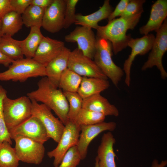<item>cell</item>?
Listing matches in <instances>:
<instances>
[{
    "label": "cell",
    "mask_w": 167,
    "mask_h": 167,
    "mask_svg": "<svg viewBox=\"0 0 167 167\" xmlns=\"http://www.w3.org/2000/svg\"><path fill=\"white\" fill-rule=\"evenodd\" d=\"M37 86L36 89L28 93L27 96L31 100L41 102L53 110L65 125L68 121L69 106L63 92L52 86L46 76L39 81Z\"/></svg>",
    "instance_id": "1"
},
{
    "label": "cell",
    "mask_w": 167,
    "mask_h": 167,
    "mask_svg": "<svg viewBox=\"0 0 167 167\" xmlns=\"http://www.w3.org/2000/svg\"><path fill=\"white\" fill-rule=\"evenodd\" d=\"M141 14L128 17H120L108 21L105 26H99L96 29V37L110 41L113 53L117 54L127 46L131 37L130 34H126V32L128 30L135 28L139 21Z\"/></svg>",
    "instance_id": "2"
},
{
    "label": "cell",
    "mask_w": 167,
    "mask_h": 167,
    "mask_svg": "<svg viewBox=\"0 0 167 167\" xmlns=\"http://www.w3.org/2000/svg\"><path fill=\"white\" fill-rule=\"evenodd\" d=\"M96 38L94 61L105 75L117 87L124 73V71L112 60L113 48L111 42L105 39L97 37Z\"/></svg>",
    "instance_id": "3"
},
{
    "label": "cell",
    "mask_w": 167,
    "mask_h": 167,
    "mask_svg": "<svg viewBox=\"0 0 167 167\" xmlns=\"http://www.w3.org/2000/svg\"><path fill=\"white\" fill-rule=\"evenodd\" d=\"M2 107L9 132L32 116V102L27 96L13 99L6 95L3 99Z\"/></svg>",
    "instance_id": "4"
},
{
    "label": "cell",
    "mask_w": 167,
    "mask_h": 167,
    "mask_svg": "<svg viewBox=\"0 0 167 167\" xmlns=\"http://www.w3.org/2000/svg\"><path fill=\"white\" fill-rule=\"evenodd\" d=\"M46 75L45 66L33 58H23L13 61L8 69L0 72V81L22 82L30 78Z\"/></svg>",
    "instance_id": "5"
},
{
    "label": "cell",
    "mask_w": 167,
    "mask_h": 167,
    "mask_svg": "<svg viewBox=\"0 0 167 167\" xmlns=\"http://www.w3.org/2000/svg\"><path fill=\"white\" fill-rule=\"evenodd\" d=\"M167 50V19L164 20L159 30L156 32L151 51L147 61L141 68L142 71L156 66L159 70L162 79L167 77V73L163 67L162 59Z\"/></svg>",
    "instance_id": "6"
},
{
    "label": "cell",
    "mask_w": 167,
    "mask_h": 167,
    "mask_svg": "<svg viewBox=\"0 0 167 167\" xmlns=\"http://www.w3.org/2000/svg\"><path fill=\"white\" fill-rule=\"evenodd\" d=\"M13 139L15 142L14 148L19 161L35 165L41 163L45 152L43 144L22 136H16Z\"/></svg>",
    "instance_id": "7"
},
{
    "label": "cell",
    "mask_w": 167,
    "mask_h": 167,
    "mask_svg": "<svg viewBox=\"0 0 167 167\" xmlns=\"http://www.w3.org/2000/svg\"><path fill=\"white\" fill-rule=\"evenodd\" d=\"M31 100V99H30ZM32 102V115L39 118L45 126L49 138L58 143L65 128V125L52 114L51 110L44 104L33 100Z\"/></svg>",
    "instance_id": "8"
},
{
    "label": "cell",
    "mask_w": 167,
    "mask_h": 167,
    "mask_svg": "<svg viewBox=\"0 0 167 167\" xmlns=\"http://www.w3.org/2000/svg\"><path fill=\"white\" fill-rule=\"evenodd\" d=\"M65 126L57 146L47 153L49 158H54V167L59 166L66 153L71 147L77 146L79 140L80 132L79 126L68 120Z\"/></svg>",
    "instance_id": "9"
},
{
    "label": "cell",
    "mask_w": 167,
    "mask_h": 167,
    "mask_svg": "<svg viewBox=\"0 0 167 167\" xmlns=\"http://www.w3.org/2000/svg\"><path fill=\"white\" fill-rule=\"evenodd\" d=\"M68 68L82 77L107 79L94 61L78 48L70 53Z\"/></svg>",
    "instance_id": "10"
},
{
    "label": "cell",
    "mask_w": 167,
    "mask_h": 167,
    "mask_svg": "<svg viewBox=\"0 0 167 167\" xmlns=\"http://www.w3.org/2000/svg\"><path fill=\"white\" fill-rule=\"evenodd\" d=\"M155 38L153 34H148L139 38H131L129 41L127 46L131 48V52L124 63L123 69L125 74V83L127 86L130 85L131 68L135 57L144 55L151 50Z\"/></svg>",
    "instance_id": "11"
},
{
    "label": "cell",
    "mask_w": 167,
    "mask_h": 167,
    "mask_svg": "<svg viewBox=\"0 0 167 167\" xmlns=\"http://www.w3.org/2000/svg\"><path fill=\"white\" fill-rule=\"evenodd\" d=\"M11 139L17 136H22L44 144L49 138L41 120L32 116L9 132Z\"/></svg>",
    "instance_id": "12"
},
{
    "label": "cell",
    "mask_w": 167,
    "mask_h": 167,
    "mask_svg": "<svg viewBox=\"0 0 167 167\" xmlns=\"http://www.w3.org/2000/svg\"><path fill=\"white\" fill-rule=\"evenodd\" d=\"M79 126L81 133L76 146L82 160L86 158L88 147L91 141L103 131H113L116 128V123L114 122H103L92 125Z\"/></svg>",
    "instance_id": "13"
},
{
    "label": "cell",
    "mask_w": 167,
    "mask_h": 167,
    "mask_svg": "<svg viewBox=\"0 0 167 167\" xmlns=\"http://www.w3.org/2000/svg\"><path fill=\"white\" fill-rule=\"evenodd\" d=\"M68 42H76L78 48L83 54L93 58L96 50V38L92 29L83 26L77 27L65 37Z\"/></svg>",
    "instance_id": "14"
},
{
    "label": "cell",
    "mask_w": 167,
    "mask_h": 167,
    "mask_svg": "<svg viewBox=\"0 0 167 167\" xmlns=\"http://www.w3.org/2000/svg\"><path fill=\"white\" fill-rule=\"evenodd\" d=\"M66 0H54L45 10L42 27L47 31L55 33L63 28Z\"/></svg>",
    "instance_id": "15"
},
{
    "label": "cell",
    "mask_w": 167,
    "mask_h": 167,
    "mask_svg": "<svg viewBox=\"0 0 167 167\" xmlns=\"http://www.w3.org/2000/svg\"><path fill=\"white\" fill-rule=\"evenodd\" d=\"M65 47L63 41L44 36L32 58L45 67Z\"/></svg>",
    "instance_id": "16"
},
{
    "label": "cell",
    "mask_w": 167,
    "mask_h": 167,
    "mask_svg": "<svg viewBox=\"0 0 167 167\" xmlns=\"http://www.w3.org/2000/svg\"><path fill=\"white\" fill-rule=\"evenodd\" d=\"M70 50L65 47L61 52L45 67L46 77L50 84L56 88H58L61 76L68 68Z\"/></svg>",
    "instance_id": "17"
},
{
    "label": "cell",
    "mask_w": 167,
    "mask_h": 167,
    "mask_svg": "<svg viewBox=\"0 0 167 167\" xmlns=\"http://www.w3.org/2000/svg\"><path fill=\"white\" fill-rule=\"evenodd\" d=\"M167 16V0H157L151 6L150 17L147 24L139 28L140 34L147 35L159 30Z\"/></svg>",
    "instance_id": "18"
},
{
    "label": "cell",
    "mask_w": 167,
    "mask_h": 167,
    "mask_svg": "<svg viewBox=\"0 0 167 167\" xmlns=\"http://www.w3.org/2000/svg\"><path fill=\"white\" fill-rule=\"evenodd\" d=\"M116 140L110 131L103 134L97 149L99 167H117L115 161L116 155L113 148Z\"/></svg>",
    "instance_id": "19"
},
{
    "label": "cell",
    "mask_w": 167,
    "mask_h": 167,
    "mask_svg": "<svg viewBox=\"0 0 167 167\" xmlns=\"http://www.w3.org/2000/svg\"><path fill=\"white\" fill-rule=\"evenodd\" d=\"M113 11L109 0L104 1L103 5L98 10L88 15L76 14L75 24L76 25L96 29L98 24L101 20L108 19Z\"/></svg>",
    "instance_id": "20"
},
{
    "label": "cell",
    "mask_w": 167,
    "mask_h": 167,
    "mask_svg": "<svg viewBox=\"0 0 167 167\" xmlns=\"http://www.w3.org/2000/svg\"><path fill=\"white\" fill-rule=\"evenodd\" d=\"M82 108L101 113L105 116L117 117L119 115L117 108L100 94L83 99Z\"/></svg>",
    "instance_id": "21"
},
{
    "label": "cell",
    "mask_w": 167,
    "mask_h": 167,
    "mask_svg": "<svg viewBox=\"0 0 167 167\" xmlns=\"http://www.w3.org/2000/svg\"><path fill=\"white\" fill-rule=\"evenodd\" d=\"M110 86L107 79L95 77H83L77 92L83 99L100 94Z\"/></svg>",
    "instance_id": "22"
},
{
    "label": "cell",
    "mask_w": 167,
    "mask_h": 167,
    "mask_svg": "<svg viewBox=\"0 0 167 167\" xmlns=\"http://www.w3.org/2000/svg\"><path fill=\"white\" fill-rule=\"evenodd\" d=\"M44 36L40 28L36 27L31 28L30 32L25 39L18 40L24 56L27 58H32Z\"/></svg>",
    "instance_id": "23"
},
{
    "label": "cell",
    "mask_w": 167,
    "mask_h": 167,
    "mask_svg": "<svg viewBox=\"0 0 167 167\" xmlns=\"http://www.w3.org/2000/svg\"><path fill=\"white\" fill-rule=\"evenodd\" d=\"M0 50L5 55L13 61L23 58L24 57L18 40L14 39L9 35L4 34L0 38Z\"/></svg>",
    "instance_id": "24"
},
{
    "label": "cell",
    "mask_w": 167,
    "mask_h": 167,
    "mask_svg": "<svg viewBox=\"0 0 167 167\" xmlns=\"http://www.w3.org/2000/svg\"><path fill=\"white\" fill-rule=\"evenodd\" d=\"M3 35L12 36L17 33L24 24L21 15L12 11L5 15L1 20Z\"/></svg>",
    "instance_id": "25"
},
{
    "label": "cell",
    "mask_w": 167,
    "mask_h": 167,
    "mask_svg": "<svg viewBox=\"0 0 167 167\" xmlns=\"http://www.w3.org/2000/svg\"><path fill=\"white\" fill-rule=\"evenodd\" d=\"M82 78L83 77L67 68L61 76L58 88L62 89L63 92H77Z\"/></svg>",
    "instance_id": "26"
},
{
    "label": "cell",
    "mask_w": 167,
    "mask_h": 167,
    "mask_svg": "<svg viewBox=\"0 0 167 167\" xmlns=\"http://www.w3.org/2000/svg\"><path fill=\"white\" fill-rule=\"evenodd\" d=\"M45 10L37 6L31 4L21 15L24 24L27 27H42Z\"/></svg>",
    "instance_id": "27"
},
{
    "label": "cell",
    "mask_w": 167,
    "mask_h": 167,
    "mask_svg": "<svg viewBox=\"0 0 167 167\" xmlns=\"http://www.w3.org/2000/svg\"><path fill=\"white\" fill-rule=\"evenodd\" d=\"M7 141L0 143V167H18L19 160L14 148Z\"/></svg>",
    "instance_id": "28"
},
{
    "label": "cell",
    "mask_w": 167,
    "mask_h": 167,
    "mask_svg": "<svg viewBox=\"0 0 167 167\" xmlns=\"http://www.w3.org/2000/svg\"><path fill=\"white\" fill-rule=\"evenodd\" d=\"M105 118V116L101 113L82 108L75 122L79 126L92 125L104 122Z\"/></svg>",
    "instance_id": "29"
},
{
    "label": "cell",
    "mask_w": 167,
    "mask_h": 167,
    "mask_svg": "<svg viewBox=\"0 0 167 167\" xmlns=\"http://www.w3.org/2000/svg\"><path fill=\"white\" fill-rule=\"evenodd\" d=\"M63 92L69 104L68 120L75 122L78 114L82 108L83 99L77 92Z\"/></svg>",
    "instance_id": "30"
},
{
    "label": "cell",
    "mask_w": 167,
    "mask_h": 167,
    "mask_svg": "<svg viewBox=\"0 0 167 167\" xmlns=\"http://www.w3.org/2000/svg\"><path fill=\"white\" fill-rule=\"evenodd\" d=\"M6 94V90L0 85V143L6 141L12 144V139L5 123L2 107L3 99Z\"/></svg>",
    "instance_id": "31"
},
{
    "label": "cell",
    "mask_w": 167,
    "mask_h": 167,
    "mask_svg": "<svg viewBox=\"0 0 167 167\" xmlns=\"http://www.w3.org/2000/svg\"><path fill=\"white\" fill-rule=\"evenodd\" d=\"M81 160L76 146L70 148L58 167H77Z\"/></svg>",
    "instance_id": "32"
},
{
    "label": "cell",
    "mask_w": 167,
    "mask_h": 167,
    "mask_svg": "<svg viewBox=\"0 0 167 167\" xmlns=\"http://www.w3.org/2000/svg\"><path fill=\"white\" fill-rule=\"evenodd\" d=\"M78 0H66V6L63 28H69L75 21L76 6Z\"/></svg>",
    "instance_id": "33"
},
{
    "label": "cell",
    "mask_w": 167,
    "mask_h": 167,
    "mask_svg": "<svg viewBox=\"0 0 167 167\" xmlns=\"http://www.w3.org/2000/svg\"><path fill=\"white\" fill-rule=\"evenodd\" d=\"M145 0H130L120 17H128L142 14Z\"/></svg>",
    "instance_id": "34"
},
{
    "label": "cell",
    "mask_w": 167,
    "mask_h": 167,
    "mask_svg": "<svg viewBox=\"0 0 167 167\" xmlns=\"http://www.w3.org/2000/svg\"><path fill=\"white\" fill-rule=\"evenodd\" d=\"M32 0H11L13 11L21 15L31 3Z\"/></svg>",
    "instance_id": "35"
},
{
    "label": "cell",
    "mask_w": 167,
    "mask_h": 167,
    "mask_svg": "<svg viewBox=\"0 0 167 167\" xmlns=\"http://www.w3.org/2000/svg\"><path fill=\"white\" fill-rule=\"evenodd\" d=\"M130 0H121L113 11L108 18V21L120 16L124 11Z\"/></svg>",
    "instance_id": "36"
},
{
    "label": "cell",
    "mask_w": 167,
    "mask_h": 167,
    "mask_svg": "<svg viewBox=\"0 0 167 167\" xmlns=\"http://www.w3.org/2000/svg\"><path fill=\"white\" fill-rule=\"evenodd\" d=\"M12 11L11 0H0V22L5 15Z\"/></svg>",
    "instance_id": "37"
},
{
    "label": "cell",
    "mask_w": 167,
    "mask_h": 167,
    "mask_svg": "<svg viewBox=\"0 0 167 167\" xmlns=\"http://www.w3.org/2000/svg\"><path fill=\"white\" fill-rule=\"evenodd\" d=\"M54 0H32L31 5L39 7L45 10L53 3Z\"/></svg>",
    "instance_id": "38"
},
{
    "label": "cell",
    "mask_w": 167,
    "mask_h": 167,
    "mask_svg": "<svg viewBox=\"0 0 167 167\" xmlns=\"http://www.w3.org/2000/svg\"><path fill=\"white\" fill-rule=\"evenodd\" d=\"M13 61L5 55L0 50V64L7 67L9 66Z\"/></svg>",
    "instance_id": "39"
},
{
    "label": "cell",
    "mask_w": 167,
    "mask_h": 167,
    "mask_svg": "<svg viewBox=\"0 0 167 167\" xmlns=\"http://www.w3.org/2000/svg\"><path fill=\"white\" fill-rule=\"evenodd\" d=\"M167 165L166 160L163 161L160 163H159L157 160H154L152 163V167H165Z\"/></svg>",
    "instance_id": "40"
},
{
    "label": "cell",
    "mask_w": 167,
    "mask_h": 167,
    "mask_svg": "<svg viewBox=\"0 0 167 167\" xmlns=\"http://www.w3.org/2000/svg\"><path fill=\"white\" fill-rule=\"evenodd\" d=\"M95 167H99L98 164V160L97 156L95 158Z\"/></svg>",
    "instance_id": "41"
},
{
    "label": "cell",
    "mask_w": 167,
    "mask_h": 167,
    "mask_svg": "<svg viewBox=\"0 0 167 167\" xmlns=\"http://www.w3.org/2000/svg\"><path fill=\"white\" fill-rule=\"evenodd\" d=\"M3 35L2 29L1 22H0V38Z\"/></svg>",
    "instance_id": "42"
}]
</instances>
